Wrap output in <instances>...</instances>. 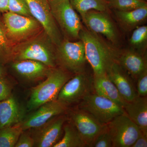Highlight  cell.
I'll return each mask as SVG.
<instances>
[{"label": "cell", "instance_id": "cell-35", "mask_svg": "<svg viewBox=\"0 0 147 147\" xmlns=\"http://www.w3.org/2000/svg\"><path fill=\"white\" fill-rule=\"evenodd\" d=\"M6 76V70L3 63L0 62V77Z\"/></svg>", "mask_w": 147, "mask_h": 147}, {"label": "cell", "instance_id": "cell-17", "mask_svg": "<svg viewBox=\"0 0 147 147\" xmlns=\"http://www.w3.org/2000/svg\"><path fill=\"white\" fill-rule=\"evenodd\" d=\"M11 62L12 68L18 75L30 81L46 77L53 69L40 62L31 60L13 61Z\"/></svg>", "mask_w": 147, "mask_h": 147}, {"label": "cell", "instance_id": "cell-11", "mask_svg": "<svg viewBox=\"0 0 147 147\" xmlns=\"http://www.w3.org/2000/svg\"><path fill=\"white\" fill-rule=\"evenodd\" d=\"M71 120L87 147H92L95 140L106 125L80 108L72 112Z\"/></svg>", "mask_w": 147, "mask_h": 147}, {"label": "cell", "instance_id": "cell-21", "mask_svg": "<svg viewBox=\"0 0 147 147\" xmlns=\"http://www.w3.org/2000/svg\"><path fill=\"white\" fill-rule=\"evenodd\" d=\"M116 14L119 21L124 26L133 28L147 18V6L127 11L116 10Z\"/></svg>", "mask_w": 147, "mask_h": 147}, {"label": "cell", "instance_id": "cell-36", "mask_svg": "<svg viewBox=\"0 0 147 147\" xmlns=\"http://www.w3.org/2000/svg\"><path fill=\"white\" fill-rule=\"evenodd\" d=\"M106 1L108 2V3H110V2L112 1L113 0H105Z\"/></svg>", "mask_w": 147, "mask_h": 147}, {"label": "cell", "instance_id": "cell-3", "mask_svg": "<svg viewBox=\"0 0 147 147\" xmlns=\"http://www.w3.org/2000/svg\"><path fill=\"white\" fill-rule=\"evenodd\" d=\"M71 78L62 69L53 68L45 81L32 90L27 108L29 111L35 110L45 103L56 100L65 84Z\"/></svg>", "mask_w": 147, "mask_h": 147}, {"label": "cell", "instance_id": "cell-33", "mask_svg": "<svg viewBox=\"0 0 147 147\" xmlns=\"http://www.w3.org/2000/svg\"><path fill=\"white\" fill-rule=\"evenodd\" d=\"M147 134L142 132L131 147H147Z\"/></svg>", "mask_w": 147, "mask_h": 147}, {"label": "cell", "instance_id": "cell-23", "mask_svg": "<svg viewBox=\"0 0 147 147\" xmlns=\"http://www.w3.org/2000/svg\"><path fill=\"white\" fill-rule=\"evenodd\" d=\"M74 10L81 15L82 18L90 10L106 11L109 6L105 0H69Z\"/></svg>", "mask_w": 147, "mask_h": 147}, {"label": "cell", "instance_id": "cell-13", "mask_svg": "<svg viewBox=\"0 0 147 147\" xmlns=\"http://www.w3.org/2000/svg\"><path fill=\"white\" fill-rule=\"evenodd\" d=\"M67 105L56 99L45 103L26 117L21 123L23 130L37 128L65 112Z\"/></svg>", "mask_w": 147, "mask_h": 147}, {"label": "cell", "instance_id": "cell-20", "mask_svg": "<svg viewBox=\"0 0 147 147\" xmlns=\"http://www.w3.org/2000/svg\"><path fill=\"white\" fill-rule=\"evenodd\" d=\"M93 88L96 94L112 100L123 108L126 103L107 74L93 77Z\"/></svg>", "mask_w": 147, "mask_h": 147}, {"label": "cell", "instance_id": "cell-28", "mask_svg": "<svg viewBox=\"0 0 147 147\" xmlns=\"http://www.w3.org/2000/svg\"><path fill=\"white\" fill-rule=\"evenodd\" d=\"M92 147H113L112 137L107 124L95 140Z\"/></svg>", "mask_w": 147, "mask_h": 147}, {"label": "cell", "instance_id": "cell-2", "mask_svg": "<svg viewBox=\"0 0 147 147\" xmlns=\"http://www.w3.org/2000/svg\"><path fill=\"white\" fill-rule=\"evenodd\" d=\"M53 45L43 31L30 39L13 45L10 62L31 60L40 62L50 68H55L57 63Z\"/></svg>", "mask_w": 147, "mask_h": 147}, {"label": "cell", "instance_id": "cell-34", "mask_svg": "<svg viewBox=\"0 0 147 147\" xmlns=\"http://www.w3.org/2000/svg\"><path fill=\"white\" fill-rule=\"evenodd\" d=\"M9 0H0V12L2 13L8 11Z\"/></svg>", "mask_w": 147, "mask_h": 147}, {"label": "cell", "instance_id": "cell-18", "mask_svg": "<svg viewBox=\"0 0 147 147\" xmlns=\"http://www.w3.org/2000/svg\"><path fill=\"white\" fill-rule=\"evenodd\" d=\"M127 115L139 127L142 132L147 134V96H137L123 106Z\"/></svg>", "mask_w": 147, "mask_h": 147}, {"label": "cell", "instance_id": "cell-27", "mask_svg": "<svg viewBox=\"0 0 147 147\" xmlns=\"http://www.w3.org/2000/svg\"><path fill=\"white\" fill-rule=\"evenodd\" d=\"M8 11L22 16L32 17L26 0H9Z\"/></svg>", "mask_w": 147, "mask_h": 147}, {"label": "cell", "instance_id": "cell-4", "mask_svg": "<svg viewBox=\"0 0 147 147\" xmlns=\"http://www.w3.org/2000/svg\"><path fill=\"white\" fill-rule=\"evenodd\" d=\"M2 21L7 37L12 47L44 31L40 24L33 17L7 11L3 14Z\"/></svg>", "mask_w": 147, "mask_h": 147}, {"label": "cell", "instance_id": "cell-16", "mask_svg": "<svg viewBox=\"0 0 147 147\" xmlns=\"http://www.w3.org/2000/svg\"><path fill=\"white\" fill-rule=\"evenodd\" d=\"M24 115V109L13 96L0 101V129L20 123Z\"/></svg>", "mask_w": 147, "mask_h": 147}, {"label": "cell", "instance_id": "cell-10", "mask_svg": "<svg viewBox=\"0 0 147 147\" xmlns=\"http://www.w3.org/2000/svg\"><path fill=\"white\" fill-rule=\"evenodd\" d=\"M93 88V79L84 71L76 73L61 89L57 99L67 105L81 102Z\"/></svg>", "mask_w": 147, "mask_h": 147}, {"label": "cell", "instance_id": "cell-15", "mask_svg": "<svg viewBox=\"0 0 147 147\" xmlns=\"http://www.w3.org/2000/svg\"><path fill=\"white\" fill-rule=\"evenodd\" d=\"M107 75L126 102L132 101L138 96L137 90L129 74L121 67L118 61L112 65Z\"/></svg>", "mask_w": 147, "mask_h": 147}, {"label": "cell", "instance_id": "cell-1", "mask_svg": "<svg viewBox=\"0 0 147 147\" xmlns=\"http://www.w3.org/2000/svg\"><path fill=\"white\" fill-rule=\"evenodd\" d=\"M79 38L84 43L86 59L91 66L94 77L106 75L112 65L118 61L119 54L89 30L83 28Z\"/></svg>", "mask_w": 147, "mask_h": 147}, {"label": "cell", "instance_id": "cell-8", "mask_svg": "<svg viewBox=\"0 0 147 147\" xmlns=\"http://www.w3.org/2000/svg\"><path fill=\"white\" fill-rule=\"evenodd\" d=\"M107 125L113 147H131L142 133L139 127L125 113L115 117Z\"/></svg>", "mask_w": 147, "mask_h": 147}, {"label": "cell", "instance_id": "cell-12", "mask_svg": "<svg viewBox=\"0 0 147 147\" xmlns=\"http://www.w3.org/2000/svg\"><path fill=\"white\" fill-rule=\"evenodd\" d=\"M82 20L90 31L105 36L112 43L116 44L118 34L115 24L106 11H89L82 17Z\"/></svg>", "mask_w": 147, "mask_h": 147}, {"label": "cell", "instance_id": "cell-26", "mask_svg": "<svg viewBox=\"0 0 147 147\" xmlns=\"http://www.w3.org/2000/svg\"><path fill=\"white\" fill-rule=\"evenodd\" d=\"M12 47L6 34L2 21L0 20V62L2 63L10 62Z\"/></svg>", "mask_w": 147, "mask_h": 147}, {"label": "cell", "instance_id": "cell-6", "mask_svg": "<svg viewBox=\"0 0 147 147\" xmlns=\"http://www.w3.org/2000/svg\"><path fill=\"white\" fill-rule=\"evenodd\" d=\"M55 51L56 63L62 69L75 74L84 71L86 61L84 43L81 40H63Z\"/></svg>", "mask_w": 147, "mask_h": 147}, {"label": "cell", "instance_id": "cell-22", "mask_svg": "<svg viewBox=\"0 0 147 147\" xmlns=\"http://www.w3.org/2000/svg\"><path fill=\"white\" fill-rule=\"evenodd\" d=\"M63 129L64 134L63 138L53 147H87L82 136L71 123L65 124Z\"/></svg>", "mask_w": 147, "mask_h": 147}, {"label": "cell", "instance_id": "cell-19", "mask_svg": "<svg viewBox=\"0 0 147 147\" xmlns=\"http://www.w3.org/2000/svg\"><path fill=\"white\" fill-rule=\"evenodd\" d=\"M118 62L129 74L136 79L147 69L145 58L133 50H127L119 54Z\"/></svg>", "mask_w": 147, "mask_h": 147}, {"label": "cell", "instance_id": "cell-32", "mask_svg": "<svg viewBox=\"0 0 147 147\" xmlns=\"http://www.w3.org/2000/svg\"><path fill=\"white\" fill-rule=\"evenodd\" d=\"M34 139L28 133L23 131L16 142L15 147H32L34 146Z\"/></svg>", "mask_w": 147, "mask_h": 147}, {"label": "cell", "instance_id": "cell-29", "mask_svg": "<svg viewBox=\"0 0 147 147\" xmlns=\"http://www.w3.org/2000/svg\"><path fill=\"white\" fill-rule=\"evenodd\" d=\"M147 39V27L143 26L137 27L133 31L129 41L131 45L139 46L145 43Z\"/></svg>", "mask_w": 147, "mask_h": 147}, {"label": "cell", "instance_id": "cell-24", "mask_svg": "<svg viewBox=\"0 0 147 147\" xmlns=\"http://www.w3.org/2000/svg\"><path fill=\"white\" fill-rule=\"evenodd\" d=\"M24 131L21 123L0 129V147H13Z\"/></svg>", "mask_w": 147, "mask_h": 147}, {"label": "cell", "instance_id": "cell-9", "mask_svg": "<svg viewBox=\"0 0 147 147\" xmlns=\"http://www.w3.org/2000/svg\"><path fill=\"white\" fill-rule=\"evenodd\" d=\"M32 16L40 24L45 34L57 46L63 40L57 25L51 12L48 0H26Z\"/></svg>", "mask_w": 147, "mask_h": 147}, {"label": "cell", "instance_id": "cell-25", "mask_svg": "<svg viewBox=\"0 0 147 147\" xmlns=\"http://www.w3.org/2000/svg\"><path fill=\"white\" fill-rule=\"evenodd\" d=\"M108 6L116 10L127 11L147 6V3L145 0H113Z\"/></svg>", "mask_w": 147, "mask_h": 147}, {"label": "cell", "instance_id": "cell-7", "mask_svg": "<svg viewBox=\"0 0 147 147\" xmlns=\"http://www.w3.org/2000/svg\"><path fill=\"white\" fill-rule=\"evenodd\" d=\"M79 108L90 113L103 124L125 113L123 108L108 98L90 93L82 99Z\"/></svg>", "mask_w": 147, "mask_h": 147}, {"label": "cell", "instance_id": "cell-14", "mask_svg": "<svg viewBox=\"0 0 147 147\" xmlns=\"http://www.w3.org/2000/svg\"><path fill=\"white\" fill-rule=\"evenodd\" d=\"M66 119L65 117L60 115L34 128L36 129L32 136L34 140V146L53 147L59 142Z\"/></svg>", "mask_w": 147, "mask_h": 147}, {"label": "cell", "instance_id": "cell-5", "mask_svg": "<svg viewBox=\"0 0 147 147\" xmlns=\"http://www.w3.org/2000/svg\"><path fill=\"white\" fill-rule=\"evenodd\" d=\"M52 15L63 33L65 39L79 40L83 26L81 19L69 0H48Z\"/></svg>", "mask_w": 147, "mask_h": 147}, {"label": "cell", "instance_id": "cell-31", "mask_svg": "<svg viewBox=\"0 0 147 147\" xmlns=\"http://www.w3.org/2000/svg\"><path fill=\"white\" fill-rule=\"evenodd\" d=\"M137 92L139 96H147V69L143 71L137 78Z\"/></svg>", "mask_w": 147, "mask_h": 147}, {"label": "cell", "instance_id": "cell-30", "mask_svg": "<svg viewBox=\"0 0 147 147\" xmlns=\"http://www.w3.org/2000/svg\"><path fill=\"white\" fill-rule=\"evenodd\" d=\"M12 87V84L6 76L0 77V101L10 96Z\"/></svg>", "mask_w": 147, "mask_h": 147}]
</instances>
